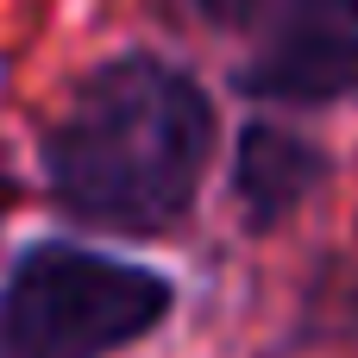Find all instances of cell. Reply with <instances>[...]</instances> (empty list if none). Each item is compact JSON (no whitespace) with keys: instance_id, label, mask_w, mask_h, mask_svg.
<instances>
[{"instance_id":"cell-1","label":"cell","mask_w":358,"mask_h":358,"mask_svg":"<svg viewBox=\"0 0 358 358\" xmlns=\"http://www.w3.org/2000/svg\"><path fill=\"white\" fill-rule=\"evenodd\" d=\"M214 132V101L189 69L164 57H113L50 126L44 189L94 233H170L201 195Z\"/></svg>"},{"instance_id":"cell-2","label":"cell","mask_w":358,"mask_h":358,"mask_svg":"<svg viewBox=\"0 0 358 358\" xmlns=\"http://www.w3.org/2000/svg\"><path fill=\"white\" fill-rule=\"evenodd\" d=\"M164 271L94 245H25L0 283V358H113L164 327Z\"/></svg>"},{"instance_id":"cell-3","label":"cell","mask_w":358,"mask_h":358,"mask_svg":"<svg viewBox=\"0 0 358 358\" xmlns=\"http://www.w3.org/2000/svg\"><path fill=\"white\" fill-rule=\"evenodd\" d=\"M189 13L245 44L239 94L271 107L358 101V0H189Z\"/></svg>"},{"instance_id":"cell-4","label":"cell","mask_w":358,"mask_h":358,"mask_svg":"<svg viewBox=\"0 0 358 358\" xmlns=\"http://www.w3.org/2000/svg\"><path fill=\"white\" fill-rule=\"evenodd\" d=\"M327 182V157L283 132V126H245L239 145H233V208H239V227L245 233H277L315 189Z\"/></svg>"}]
</instances>
